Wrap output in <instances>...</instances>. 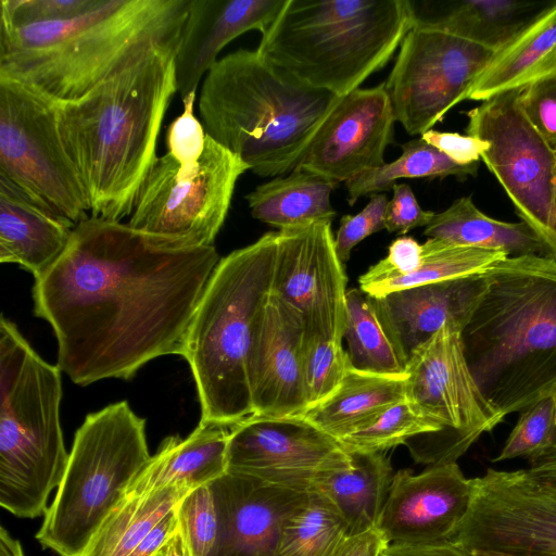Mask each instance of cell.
I'll return each mask as SVG.
<instances>
[{
	"label": "cell",
	"mask_w": 556,
	"mask_h": 556,
	"mask_svg": "<svg viewBox=\"0 0 556 556\" xmlns=\"http://www.w3.org/2000/svg\"><path fill=\"white\" fill-rule=\"evenodd\" d=\"M219 260L214 245L188 247L100 217L78 223L33 287L34 313L53 329L61 371L88 386L181 355Z\"/></svg>",
	"instance_id": "6da1fadb"
},
{
	"label": "cell",
	"mask_w": 556,
	"mask_h": 556,
	"mask_svg": "<svg viewBox=\"0 0 556 556\" xmlns=\"http://www.w3.org/2000/svg\"><path fill=\"white\" fill-rule=\"evenodd\" d=\"M176 51H156L83 97L54 102L90 216L121 222L131 215L157 159L160 129L177 92Z\"/></svg>",
	"instance_id": "7a4b0ae2"
},
{
	"label": "cell",
	"mask_w": 556,
	"mask_h": 556,
	"mask_svg": "<svg viewBox=\"0 0 556 556\" xmlns=\"http://www.w3.org/2000/svg\"><path fill=\"white\" fill-rule=\"evenodd\" d=\"M191 0H101L73 18L0 26V74L60 103L177 50Z\"/></svg>",
	"instance_id": "3957f363"
},
{
	"label": "cell",
	"mask_w": 556,
	"mask_h": 556,
	"mask_svg": "<svg viewBox=\"0 0 556 556\" xmlns=\"http://www.w3.org/2000/svg\"><path fill=\"white\" fill-rule=\"evenodd\" d=\"M485 277L464 350L482 393L506 417L556 391V261L508 256Z\"/></svg>",
	"instance_id": "277c9868"
},
{
	"label": "cell",
	"mask_w": 556,
	"mask_h": 556,
	"mask_svg": "<svg viewBox=\"0 0 556 556\" xmlns=\"http://www.w3.org/2000/svg\"><path fill=\"white\" fill-rule=\"evenodd\" d=\"M341 100L308 86L256 49L219 59L199 100L205 132L238 155L254 174L291 173Z\"/></svg>",
	"instance_id": "5b68a950"
},
{
	"label": "cell",
	"mask_w": 556,
	"mask_h": 556,
	"mask_svg": "<svg viewBox=\"0 0 556 556\" xmlns=\"http://www.w3.org/2000/svg\"><path fill=\"white\" fill-rule=\"evenodd\" d=\"M277 239L267 232L220 258L197 307L180 356L195 382L200 422L231 428L253 416L249 359L271 293Z\"/></svg>",
	"instance_id": "8992f818"
},
{
	"label": "cell",
	"mask_w": 556,
	"mask_h": 556,
	"mask_svg": "<svg viewBox=\"0 0 556 556\" xmlns=\"http://www.w3.org/2000/svg\"><path fill=\"white\" fill-rule=\"evenodd\" d=\"M417 17L408 0H287L256 50L342 98L384 67Z\"/></svg>",
	"instance_id": "52a82bcc"
},
{
	"label": "cell",
	"mask_w": 556,
	"mask_h": 556,
	"mask_svg": "<svg viewBox=\"0 0 556 556\" xmlns=\"http://www.w3.org/2000/svg\"><path fill=\"white\" fill-rule=\"evenodd\" d=\"M61 369L16 325L0 318V505L18 518L46 514L68 456L60 420Z\"/></svg>",
	"instance_id": "ba28073f"
},
{
	"label": "cell",
	"mask_w": 556,
	"mask_h": 556,
	"mask_svg": "<svg viewBox=\"0 0 556 556\" xmlns=\"http://www.w3.org/2000/svg\"><path fill=\"white\" fill-rule=\"evenodd\" d=\"M150 458L146 420L126 401L87 415L38 542L60 556H80Z\"/></svg>",
	"instance_id": "9c48e42d"
},
{
	"label": "cell",
	"mask_w": 556,
	"mask_h": 556,
	"mask_svg": "<svg viewBox=\"0 0 556 556\" xmlns=\"http://www.w3.org/2000/svg\"><path fill=\"white\" fill-rule=\"evenodd\" d=\"M406 401L440 433L412 457L428 466L456 463L505 417L486 400L466 358L463 330L447 323L417 346L405 369Z\"/></svg>",
	"instance_id": "30bf717a"
},
{
	"label": "cell",
	"mask_w": 556,
	"mask_h": 556,
	"mask_svg": "<svg viewBox=\"0 0 556 556\" xmlns=\"http://www.w3.org/2000/svg\"><path fill=\"white\" fill-rule=\"evenodd\" d=\"M248 169L238 155L206 134L204 151L192 169H182L168 153L155 160L128 224L184 245H214L236 184Z\"/></svg>",
	"instance_id": "8fae6325"
},
{
	"label": "cell",
	"mask_w": 556,
	"mask_h": 556,
	"mask_svg": "<svg viewBox=\"0 0 556 556\" xmlns=\"http://www.w3.org/2000/svg\"><path fill=\"white\" fill-rule=\"evenodd\" d=\"M495 51L450 29L437 17H417L384 81L396 122L422 135L468 92Z\"/></svg>",
	"instance_id": "7c38bea8"
},
{
	"label": "cell",
	"mask_w": 556,
	"mask_h": 556,
	"mask_svg": "<svg viewBox=\"0 0 556 556\" xmlns=\"http://www.w3.org/2000/svg\"><path fill=\"white\" fill-rule=\"evenodd\" d=\"M0 175L75 226L90 212L54 102L0 74Z\"/></svg>",
	"instance_id": "4fadbf2b"
},
{
	"label": "cell",
	"mask_w": 556,
	"mask_h": 556,
	"mask_svg": "<svg viewBox=\"0 0 556 556\" xmlns=\"http://www.w3.org/2000/svg\"><path fill=\"white\" fill-rule=\"evenodd\" d=\"M522 89L497 93L467 111L466 134L490 143L481 160L556 261V152L526 117Z\"/></svg>",
	"instance_id": "5bb4252c"
},
{
	"label": "cell",
	"mask_w": 556,
	"mask_h": 556,
	"mask_svg": "<svg viewBox=\"0 0 556 556\" xmlns=\"http://www.w3.org/2000/svg\"><path fill=\"white\" fill-rule=\"evenodd\" d=\"M351 465L337 439L298 416H251L230 428L226 472L308 493Z\"/></svg>",
	"instance_id": "9a60e30c"
},
{
	"label": "cell",
	"mask_w": 556,
	"mask_h": 556,
	"mask_svg": "<svg viewBox=\"0 0 556 556\" xmlns=\"http://www.w3.org/2000/svg\"><path fill=\"white\" fill-rule=\"evenodd\" d=\"M475 479L470 506L450 540L471 551L556 554V496L525 469H488Z\"/></svg>",
	"instance_id": "2e32d148"
},
{
	"label": "cell",
	"mask_w": 556,
	"mask_h": 556,
	"mask_svg": "<svg viewBox=\"0 0 556 556\" xmlns=\"http://www.w3.org/2000/svg\"><path fill=\"white\" fill-rule=\"evenodd\" d=\"M346 282L331 224L278 230L271 294L302 316L308 332L343 340Z\"/></svg>",
	"instance_id": "e0dca14e"
},
{
	"label": "cell",
	"mask_w": 556,
	"mask_h": 556,
	"mask_svg": "<svg viewBox=\"0 0 556 556\" xmlns=\"http://www.w3.org/2000/svg\"><path fill=\"white\" fill-rule=\"evenodd\" d=\"M396 118L384 81L342 97L313 138L294 169L336 184L386 164Z\"/></svg>",
	"instance_id": "ac0fdd59"
},
{
	"label": "cell",
	"mask_w": 556,
	"mask_h": 556,
	"mask_svg": "<svg viewBox=\"0 0 556 556\" xmlns=\"http://www.w3.org/2000/svg\"><path fill=\"white\" fill-rule=\"evenodd\" d=\"M475 479L457 463L428 466L414 475L394 473L377 529L388 544L427 545L446 542L466 516Z\"/></svg>",
	"instance_id": "d6986e66"
},
{
	"label": "cell",
	"mask_w": 556,
	"mask_h": 556,
	"mask_svg": "<svg viewBox=\"0 0 556 556\" xmlns=\"http://www.w3.org/2000/svg\"><path fill=\"white\" fill-rule=\"evenodd\" d=\"M306 331L302 316L270 293L256 321L249 359L253 416L296 417L307 409Z\"/></svg>",
	"instance_id": "ffe728a7"
},
{
	"label": "cell",
	"mask_w": 556,
	"mask_h": 556,
	"mask_svg": "<svg viewBox=\"0 0 556 556\" xmlns=\"http://www.w3.org/2000/svg\"><path fill=\"white\" fill-rule=\"evenodd\" d=\"M210 486L218 520L210 556H277L286 520L309 493L232 472Z\"/></svg>",
	"instance_id": "44dd1931"
},
{
	"label": "cell",
	"mask_w": 556,
	"mask_h": 556,
	"mask_svg": "<svg viewBox=\"0 0 556 556\" xmlns=\"http://www.w3.org/2000/svg\"><path fill=\"white\" fill-rule=\"evenodd\" d=\"M287 0H191L175 53L177 92H197L204 74L231 40L249 30L267 31Z\"/></svg>",
	"instance_id": "7402d4cb"
},
{
	"label": "cell",
	"mask_w": 556,
	"mask_h": 556,
	"mask_svg": "<svg viewBox=\"0 0 556 556\" xmlns=\"http://www.w3.org/2000/svg\"><path fill=\"white\" fill-rule=\"evenodd\" d=\"M486 288L484 273L407 288L372 299L384 327L407 362L413 351L445 324H454L464 331Z\"/></svg>",
	"instance_id": "603a6c76"
},
{
	"label": "cell",
	"mask_w": 556,
	"mask_h": 556,
	"mask_svg": "<svg viewBox=\"0 0 556 556\" xmlns=\"http://www.w3.org/2000/svg\"><path fill=\"white\" fill-rule=\"evenodd\" d=\"M75 225L0 175V262L42 277L63 255Z\"/></svg>",
	"instance_id": "cb8c5ba5"
},
{
	"label": "cell",
	"mask_w": 556,
	"mask_h": 556,
	"mask_svg": "<svg viewBox=\"0 0 556 556\" xmlns=\"http://www.w3.org/2000/svg\"><path fill=\"white\" fill-rule=\"evenodd\" d=\"M230 428L199 422L186 438L170 435L127 489L126 495H143L164 489L190 491L208 484L227 471Z\"/></svg>",
	"instance_id": "d4e9b609"
},
{
	"label": "cell",
	"mask_w": 556,
	"mask_h": 556,
	"mask_svg": "<svg viewBox=\"0 0 556 556\" xmlns=\"http://www.w3.org/2000/svg\"><path fill=\"white\" fill-rule=\"evenodd\" d=\"M404 400L405 375L374 374L350 364L337 391L298 417L339 441Z\"/></svg>",
	"instance_id": "484cf974"
},
{
	"label": "cell",
	"mask_w": 556,
	"mask_h": 556,
	"mask_svg": "<svg viewBox=\"0 0 556 556\" xmlns=\"http://www.w3.org/2000/svg\"><path fill=\"white\" fill-rule=\"evenodd\" d=\"M556 71V1L508 45L496 51L471 86L467 100L484 101L525 88Z\"/></svg>",
	"instance_id": "4316f807"
},
{
	"label": "cell",
	"mask_w": 556,
	"mask_h": 556,
	"mask_svg": "<svg viewBox=\"0 0 556 556\" xmlns=\"http://www.w3.org/2000/svg\"><path fill=\"white\" fill-rule=\"evenodd\" d=\"M338 184L319 175L293 169L258 185L245 195L251 215L278 230L329 223L337 212L330 194Z\"/></svg>",
	"instance_id": "83f0119b"
},
{
	"label": "cell",
	"mask_w": 556,
	"mask_h": 556,
	"mask_svg": "<svg viewBox=\"0 0 556 556\" xmlns=\"http://www.w3.org/2000/svg\"><path fill=\"white\" fill-rule=\"evenodd\" d=\"M349 453L351 467L324 477L315 491L334 504L351 536L377 529L394 475L381 452Z\"/></svg>",
	"instance_id": "f1b7e54d"
},
{
	"label": "cell",
	"mask_w": 556,
	"mask_h": 556,
	"mask_svg": "<svg viewBox=\"0 0 556 556\" xmlns=\"http://www.w3.org/2000/svg\"><path fill=\"white\" fill-rule=\"evenodd\" d=\"M424 235L448 242L502 251L508 256L536 254L547 256L538 235L525 222L507 223L483 214L470 197L456 199L446 210L434 214Z\"/></svg>",
	"instance_id": "f546056e"
},
{
	"label": "cell",
	"mask_w": 556,
	"mask_h": 556,
	"mask_svg": "<svg viewBox=\"0 0 556 556\" xmlns=\"http://www.w3.org/2000/svg\"><path fill=\"white\" fill-rule=\"evenodd\" d=\"M555 1L460 0L437 16L458 35L495 52L508 45Z\"/></svg>",
	"instance_id": "4dcf8cb0"
},
{
	"label": "cell",
	"mask_w": 556,
	"mask_h": 556,
	"mask_svg": "<svg viewBox=\"0 0 556 556\" xmlns=\"http://www.w3.org/2000/svg\"><path fill=\"white\" fill-rule=\"evenodd\" d=\"M188 492L170 488L143 495H125L80 556H129Z\"/></svg>",
	"instance_id": "1f68e13d"
},
{
	"label": "cell",
	"mask_w": 556,
	"mask_h": 556,
	"mask_svg": "<svg viewBox=\"0 0 556 556\" xmlns=\"http://www.w3.org/2000/svg\"><path fill=\"white\" fill-rule=\"evenodd\" d=\"M421 247V262L414 271L359 285V289L374 299H380L407 288L483 275L495 263L508 257L502 251L437 238H429Z\"/></svg>",
	"instance_id": "d6a6232c"
},
{
	"label": "cell",
	"mask_w": 556,
	"mask_h": 556,
	"mask_svg": "<svg viewBox=\"0 0 556 556\" xmlns=\"http://www.w3.org/2000/svg\"><path fill=\"white\" fill-rule=\"evenodd\" d=\"M343 339L354 368L380 375H405L407 362L384 327L374 299L359 288L346 292Z\"/></svg>",
	"instance_id": "836d02e7"
},
{
	"label": "cell",
	"mask_w": 556,
	"mask_h": 556,
	"mask_svg": "<svg viewBox=\"0 0 556 556\" xmlns=\"http://www.w3.org/2000/svg\"><path fill=\"white\" fill-rule=\"evenodd\" d=\"M478 169V163L457 164L422 138L413 139L402 144V153L395 161L346 181L348 202L353 205L361 197L390 190L401 178L455 177L463 181L476 176Z\"/></svg>",
	"instance_id": "e575fe53"
},
{
	"label": "cell",
	"mask_w": 556,
	"mask_h": 556,
	"mask_svg": "<svg viewBox=\"0 0 556 556\" xmlns=\"http://www.w3.org/2000/svg\"><path fill=\"white\" fill-rule=\"evenodd\" d=\"M349 536L334 504L313 491L286 520L277 556H332Z\"/></svg>",
	"instance_id": "d590c367"
},
{
	"label": "cell",
	"mask_w": 556,
	"mask_h": 556,
	"mask_svg": "<svg viewBox=\"0 0 556 556\" xmlns=\"http://www.w3.org/2000/svg\"><path fill=\"white\" fill-rule=\"evenodd\" d=\"M440 433V429L426 419L406 400L391 406L366 427L339 442L348 452H383L405 444L410 455L419 451Z\"/></svg>",
	"instance_id": "8d00e7d4"
},
{
	"label": "cell",
	"mask_w": 556,
	"mask_h": 556,
	"mask_svg": "<svg viewBox=\"0 0 556 556\" xmlns=\"http://www.w3.org/2000/svg\"><path fill=\"white\" fill-rule=\"evenodd\" d=\"M350 364L342 341L306 331L303 382L307 409L337 391Z\"/></svg>",
	"instance_id": "74e56055"
},
{
	"label": "cell",
	"mask_w": 556,
	"mask_h": 556,
	"mask_svg": "<svg viewBox=\"0 0 556 556\" xmlns=\"http://www.w3.org/2000/svg\"><path fill=\"white\" fill-rule=\"evenodd\" d=\"M556 452V404L548 396L523 409L493 462L528 458L531 463Z\"/></svg>",
	"instance_id": "f35d334b"
},
{
	"label": "cell",
	"mask_w": 556,
	"mask_h": 556,
	"mask_svg": "<svg viewBox=\"0 0 556 556\" xmlns=\"http://www.w3.org/2000/svg\"><path fill=\"white\" fill-rule=\"evenodd\" d=\"M177 532L189 556H210L218 520L210 483L190 490L176 506Z\"/></svg>",
	"instance_id": "ab89813d"
},
{
	"label": "cell",
	"mask_w": 556,
	"mask_h": 556,
	"mask_svg": "<svg viewBox=\"0 0 556 556\" xmlns=\"http://www.w3.org/2000/svg\"><path fill=\"white\" fill-rule=\"evenodd\" d=\"M101 0H1L0 26L20 27L73 18Z\"/></svg>",
	"instance_id": "60d3db41"
},
{
	"label": "cell",
	"mask_w": 556,
	"mask_h": 556,
	"mask_svg": "<svg viewBox=\"0 0 556 556\" xmlns=\"http://www.w3.org/2000/svg\"><path fill=\"white\" fill-rule=\"evenodd\" d=\"M181 100L184 110L167 127L166 147L167 153L180 167L189 170L198 164L204 151L206 132L193 113L195 92Z\"/></svg>",
	"instance_id": "b9f144b4"
},
{
	"label": "cell",
	"mask_w": 556,
	"mask_h": 556,
	"mask_svg": "<svg viewBox=\"0 0 556 556\" xmlns=\"http://www.w3.org/2000/svg\"><path fill=\"white\" fill-rule=\"evenodd\" d=\"M520 103L528 121L556 152V71L527 85Z\"/></svg>",
	"instance_id": "7bdbcfd3"
},
{
	"label": "cell",
	"mask_w": 556,
	"mask_h": 556,
	"mask_svg": "<svg viewBox=\"0 0 556 556\" xmlns=\"http://www.w3.org/2000/svg\"><path fill=\"white\" fill-rule=\"evenodd\" d=\"M387 204V197L383 193H376L370 195L369 202L359 213L341 217L334 247L343 264L350 260L355 245L370 235L386 229Z\"/></svg>",
	"instance_id": "ee69618b"
},
{
	"label": "cell",
	"mask_w": 556,
	"mask_h": 556,
	"mask_svg": "<svg viewBox=\"0 0 556 556\" xmlns=\"http://www.w3.org/2000/svg\"><path fill=\"white\" fill-rule=\"evenodd\" d=\"M392 199L386 208V229L389 232L405 235L408 231L426 227L434 216V212L424 210L412 188L407 184H395Z\"/></svg>",
	"instance_id": "f6af8a7d"
},
{
	"label": "cell",
	"mask_w": 556,
	"mask_h": 556,
	"mask_svg": "<svg viewBox=\"0 0 556 556\" xmlns=\"http://www.w3.org/2000/svg\"><path fill=\"white\" fill-rule=\"evenodd\" d=\"M421 138L460 165L478 163L490 146L488 141L467 134L460 135L434 129L426 131Z\"/></svg>",
	"instance_id": "bcb514c9"
},
{
	"label": "cell",
	"mask_w": 556,
	"mask_h": 556,
	"mask_svg": "<svg viewBox=\"0 0 556 556\" xmlns=\"http://www.w3.org/2000/svg\"><path fill=\"white\" fill-rule=\"evenodd\" d=\"M380 556H477V554L451 541L427 545H388Z\"/></svg>",
	"instance_id": "7dc6e473"
},
{
	"label": "cell",
	"mask_w": 556,
	"mask_h": 556,
	"mask_svg": "<svg viewBox=\"0 0 556 556\" xmlns=\"http://www.w3.org/2000/svg\"><path fill=\"white\" fill-rule=\"evenodd\" d=\"M176 532L177 517L175 507L144 536L129 556H154L167 545Z\"/></svg>",
	"instance_id": "c3c4849f"
},
{
	"label": "cell",
	"mask_w": 556,
	"mask_h": 556,
	"mask_svg": "<svg viewBox=\"0 0 556 556\" xmlns=\"http://www.w3.org/2000/svg\"><path fill=\"white\" fill-rule=\"evenodd\" d=\"M378 529L349 536L332 556H380L388 546Z\"/></svg>",
	"instance_id": "681fc988"
},
{
	"label": "cell",
	"mask_w": 556,
	"mask_h": 556,
	"mask_svg": "<svg viewBox=\"0 0 556 556\" xmlns=\"http://www.w3.org/2000/svg\"><path fill=\"white\" fill-rule=\"evenodd\" d=\"M0 556H24L22 545L18 540L3 528H0Z\"/></svg>",
	"instance_id": "f907efd6"
},
{
	"label": "cell",
	"mask_w": 556,
	"mask_h": 556,
	"mask_svg": "<svg viewBox=\"0 0 556 556\" xmlns=\"http://www.w3.org/2000/svg\"><path fill=\"white\" fill-rule=\"evenodd\" d=\"M166 553L167 556H189L178 532L167 543Z\"/></svg>",
	"instance_id": "816d5d0a"
},
{
	"label": "cell",
	"mask_w": 556,
	"mask_h": 556,
	"mask_svg": "<svg viewBox=\"0 0 556 556\" xmlns=\"http://www.w3.org/2000/svg\"><path fill=\"white\" fill-rule=\"evenodd\" d=\"M477 556H556L548 553H507L496 551H473Z\"/></svg>",
	"instance_id": "f5cc1de1"
},
{
	"label": "cell",
	"mask_w": 556,
	"mask_h": 556,
	"mask_svg": "<svg viewBox=\"0 0 556 556\" xmlns=\"http://www.w3.org/2000/svg\"><path fill=\"white\" fill-rule=\"evenodd\" d=\"M554 206H555V214H556V168H555V180H554Z\"/></svg>",
	"instance_id": "db71d44e"
},
{
	"label": "cell",
	"mask_w": 556,
	"mask_h": 556,
	"mask_svg": "<svg viewBox=\"0 0 556 556\" xmlns=\"http://www.w3.org/2000/svg\"><path fill=\"white\" fill-rule=\"evenodd\" d=\"M154 556H167L166 546L162 548L159 553H156Z\"/></svg>",
	"instance_id": "11a10c76"
},
{
	"label": "cell",
	"mask_w": 556,
	"mask_h": 556,
	"mask_svg": "<svg viewBox=\"0 0 556 556\" xmlns=\"http://www.w3.org/2000/svg\"><path fill=\"white\" fill-rule=\"evenodd\" d=\"M552 396L554 397V401H555V404H556V391H555V393Z\"/></svg>",
	"instance_id": "9f6ffc18"
}]
</instances>
